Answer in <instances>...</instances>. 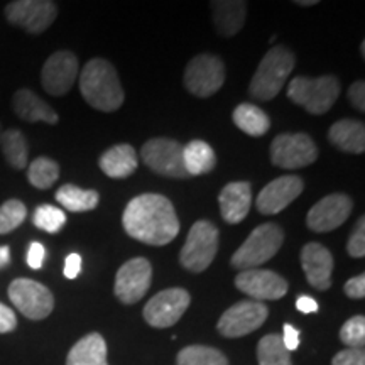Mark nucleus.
<instances>
[{"mask_svg": "<svg viewBox=\"0 0 365 365\" xmlns=\"http://www.w3.org/2000/svg\"><path fill=\"white\" fill-rule=\"evenodd\" d=\"M150 282H153V266L148 259H130L118 269L113 293L120 303L135 304L148 293Z\"/></svg>", "mask_w": 365, "mask_h": 365, "instance_id": "4468645a", "label": "nucleus"}, {"mask_svg": "<svg viewBox=\"0 0 365 365\" xmlns=\"http://www.w3.org/2000/svg\"><path fill=\"white\" fill-rule=\"evenodd\" d=\"M282 345L286 346L287 352H293L299 346V330L298 328H294L293 325H289V323H286L284 328H282Z\"/></svg>", "mask_w": 365, "mask_h": 365, "instance_id": "79ce46f5", "label": "nucleus"}, {"mask_svg": "<svg viewBox=\"0 0 365 365\" xmlns=\"http://www.w3.org/2000/svg\"><path fill=\"white\" fill-rule=\"evenodd\" d=\"M78 75V58L71 51H56L44 63L41 83L49 95L61 97L71 90Z\"/></svg>", "mask_w": 365, "mask_h": 365, "instance_id": "2eb2a0df", "label": "nucleus"}, {"mask_svg": "<svg viewBox=\"0 0 365 365\" xmlns=\"http://www.w3.org/2000/svg\"><path fill=\"white\" fill-rule=\"evenodd\" d=\"M267 307L259 301H239L230 307L218 319V331L227 339H239L252 333L267 319Z\"/></svg>", "mask_w": 365, "mask_h": 365, "instance_id": "9b49d317", "label": "nucleus"}, {"mask_svg": "<svg viewBox=\"0 0 365 365\" xmlns=\"http://www.w3.org/2000/svg\"><path fill=\"white\" fill-rule=\"evenodd\" d=\"M350 257L360 259L365 255V218L360 217L357 225H355L352 235H350L349 244H346Z\"/></svg>", "mask_w": 365, "mask_h": 365, "instance_id": "c9c22d12", "label": "nucleus"}, {"mask_svg": "<svg viewBox=\"0 0 365 365\" xmlns=\"http://www.w3.org/2000/svg\"><path fill=\"white\" fill-rule=\"evenodd\" d=\"M59 178V166L56 161L49 158H38L29 164L27 180L38 190L51 188Z\"/></svg>", "mask_w": 365, "mask_h": 365, "instance_id": "2f4dec72", "label": "nucleus"}, {"mask_svg": "<svg viewBox=\"0 0 365 365\" xmlns=\"http://www.w3.org/2000/svg\"><path fill=\"white\" fill-rule=\"evenodd\" d=\"M354 210V202L349 195L333 193L322 198L308 212L307 223L308 228L318 234L331 232L340 225H344L346 218L350 217Z\"/></svg>", "mask_w": 365, "mask_h": 365, "instance_id": "f3484780", "label": "nucleus"}, {"mask_svg": "<svg viewBox=\"0 0 365 365\" xmlns=\"http://www.w3.org/2000/svg\"><path fill=\"white\" fill-rule=\"evenodd\" d=\"M191 303V296L182 287H170L149 299L144 319L154 328H170L180 322Z\"/></svg>", "mask_w": 365, "mask_h": 365, "instance_id": "ddd939ff", "label": "nucleus"}, {"mask_svg": "<svg viewBox=\"0 0 365 365\" xmlns=\"http://www.w3.org/2000/svg\"><path fill=\"white\" fill-rule=\"evenodd\" d=\"M304 182L299 176H281L264 186L257 196V210L262 215H277L286 207H289L303 193Z\"/></svg>", "mask_w": 365, "mask_h": 365, "instance_id": "a211bd4d", "label": "nucleus"}, {"mask_svg": "<svg viewBox=\"0 0 365 365\" xmlns=\"http://www.w3.org/2000/svg\"><path fill=\"white\" fill-rule=\"evenodd\" d=\"M212 11L218 34L223 38H232L244 26L247 4L242 0H215L212 2Z\"/></svg>", "mask_w": 365, "mask_h": 365, "instance_id": "5701e85b", "label": "nucleus"}, {"mask_svg": "<svg viewBox=\"0 0 365 365\" xmlns=\"http://www.w3.org/2000/svg\"><path fill=\"white\" fill-rule=\"evenodd\" d=\"M234 124L245 134L261 137L269 130L271 120H269L267 113L262 108H259L257 105L240 103L234 110Z\"/></svg>", "mask_w": 365, "mask_h": 365, "instance_id": "bb28decb", "label": "nucleus"}, {"mask_svg": "<svg viewBox=\"0 0 365 365\" xmlns=\"http://www.w3.org/2000/svg\"><path fill=\"white\" fill-rule=\"evenodd\" d=\"M17 327V318L16 313L6 304L0 303V333H11L16 330Z\"/></svg>", "mask_w": 365, "mask_h": 365, "instance_id": "a19ab883", "label": "nucleus"}, {"mask_svg": "<svg viewBox=\"0 0 365 365\" xmlns=\"http://www.w3.org/2000/svg\"><path fill=\"white\" fill-rule=\"evenodd\" d=\"M44 257H46L44 245L39 244V242H33V244L29 245V250H27V266L38 271V269L43 267Z\"/></svg>", "mask_w": 365, "mask_h": 365, "instance_id": "4c0bfd02", "label": "nucleus"}, {"mask_svg": "<svg viewBox=\"0 0 365 365\" xmlns=\"http://www.w3.org/2000/svg\"><path fill=\"white\" fill-rule=\"evenodd\" d=\"M100 170H102L108 178H113V180H124V178H129L134 175L137 170V164H139V159H137L135 149L129 144H118L113 145L108 150L100 156L98 159Z\"/></svg>", "mask_w": 365, "mask_h": 365, "instance_id": "4be33fe9", "label": "nucleus"}, {"mask_svg": "<svg viewBox=\"0 0 365 365\" xmlns=\"http://www.w3.org/2000/svg\"><path fill=\"white\" fill-rule=\"evenodd\" d=\"M0 145H2L4 158H6V161L11 164L14 170H26L27 158H29V149H27L26 137L21 130H4L2 139H0Z\"/></svg>", "mask_w": 365, "mask_h": 365, "instance_id": "c85d7f7f", "label": "nucleus"}, {"mask_svg": "<svg viewBox=\"0 0 365 365\" xmlns=\"http://www.w3.org/2000/svg\"><path fill=\"white\" fill-rule=\"evenodd\" d=\"M317 158L318 149L308 134H281L271 144V161L282 170H299Z\"/></svg>", "mask_w": 365, "mask_h": 365, "instance_id": "9d476101", "label": "nucleus"}, {"mask_svg": "<svg viewBox=\"0 0 365 365\" xmlns=\"http://www.w3.org/2000/svg\"><path fill=\"white\" fill-rule=\"evenodd\" d=\"M56 16L58 6L51 0H16L6 6L7 21L29 34L44 33Z\"/></svg>", "mask_w": 365, "mask_h": 365, "instance_id": "f8f14e48", "label": "nucleus"}, {"mask_svg": "<svg viewBox=\"0 0 365 365\" xmlns=\"http://www.w3.org/2000/svg\"><path fill=\"white\" fill-rule=\"evenodd\" d=\"M282 240H284V232L279 225H276V223L259 225L247 237V240L237 249V252L232 255L230 264L239 271L259 267L277 254Z\"/></svg>", "mask_w": 365, "mask_h": 365, "instance_id": "39448f33", "label": "nucleus"}, {"mask_svg": "<svg viewBox=\"0 0 365 365\" xmlns=\"http://www.w3.org/2000/svg\"><path fill=\"white\" fill-rule=\"evenodd\" d=\"M9 262H11V249L7 245H2L0 247V269L6 267Z\"/></svg>", "mask_w": 365, "mask_h": 365, "instance_id": "a18cd8bd", "label": "nucleus"}, {"mask_svg": "<svg viewBox=\"0 0 365 365\" xmlns=\"http://www.w3.org/2000/svg\"><path fill=\"white\" fill-rule=\"evenodd\" d=\"M140 156L145 166L158 175L175 178V180L188 178L185 164H182V145L175 139H168V137L149 139L143 145Z\"/></svg>", "mask_w": 365, "mask_h": 365, "instance_id": "6e6552de", "label": "nucleus"}, {"mask_svg": "<svg viewBox=\"0 0 365 365\" xmlns=\"http://www.w3.org/2000/svg\"><path fill=\"white\" fill-rule=\"evenodd\" d=\"M33 222L36 227L48 232V234H58L65 227L66 215L63 210L53 207V205H41L36 208Z\"/></svg>", "mask_w": 365, "mask_h": 365, "instance_id": "473e14b6", "label": "nucleus"}, {"mask_svg": "<svg viewBox=\"0 0 365 365\" xmlns=\"http://www.w3.org/2000/svg\"><path fill=\"white\" fill-rule=\"evenodd\" d=\"M349 98L359 112L365 110V83L362 80L355 81V83L350 86V88H349Z\"/></svg>", "mask_w": 365, "mask_h": 365, "instance_id": "ea45409f", "label": "nucleus"}, {"mask_svg": "<svg viewBox=\"0 0 365 365\" xmlns=\"http://www.w3.org/2000/svg\"><path fill=\"white\" fill-rule=\"evenodd\" d=\"M125 232L132 239L148 245H166L180 234L176 210L166 196L145 193L130 200L122 217Z\"/></svg>", "mask_w": 365, "mask_h": 365, "instance_id": "f257e3e1", "label": "nucleus"}, {"mask_svg": "<svg viewBox=\"0 0 365 365\" xmlns=\"http://www.w3.org/2000/svg\"><path fill=\"white\" fill-rule=\"evenodd\" d=\"M222 218L230 225L240 223L249 215L252 203V188L247 181H234L223 186L218 196Z\"/></svg>", "mask_w": 365, "mask_h": 365, "instance_id": "aec40b11", "label": "nucleus"}, {"mask_svg": "<svg viewBox=\"0 0 365 365\" xmlns=\"http://www.w3.org/2000/svg\"><path fill=\"white\" fill-rule=\"evenodd\" d=\"M80 91L85 102L102 112H115L124 103L125 95L118 75L107 59L93 58L80 73Z\"/></svg>", "mask_w": 365, "mask_h": 365, "instance_id": "f03ea898", "label": "nucleus"}, {"mask_svg": "<svg viewBox=\"0 0 365 365\" xmlns=\"http://www.w3.org/2000/svg\"><path fill=\"white\" fill-rule=\"evenodd\" d=\"M298 6H303V7H308V6H317L318 0H298Z\"/></svg>", "mask_w": 365, "mask_h": 365, "instance_id": "49530a36", "label": "nucleus"}, {"mask_svg": "<svg viewBox=\"0 0 365 365\" xmlns=\"http://www.w3.org/2000/svg\"><path fill=\"white\" fill-rule=\"evenodd\" d=\"M341 91L340 81L327 75L319 78L296 76L287 86V98L312 115H323L333 107Z\"/></svg>", "mask_w": 365, "mask_h": 365, "instance_id": "20e7f679", "label": "nucleus"}, {"mask_svg": "<svg viewBox=\"0 0 365 365\" xmlns=\"http://www.w3.org/2000/svg\"><path fill=\"white\" fill-rule=\"evenodd\" d=\"M182 164H185L188 176L207 175L217 164L215 150L205 140H191L188 145L182 148Z\"/></svg>", "mask_w": 365, "mask_h": 365, "instance_id": "a878e982", "label": "nucleus"}, {"mask_svg": "<svg viewBox=\"0 0 365 365\" xmlns=\"http://www.w3.org/2000/svg\"><path fill=\"white\" fill-rule=\"evenodd\" d=\"M56 200L70 212H90L98 205V193L93 190H81L75 185H65L58 190Z\"/></svg>", "mask_w": 365, "mask_h": 365, "instance_id": "cd10ccee", "label": "nucleus"}, {"mask_svg": "<svg viewBox=\"0 0 365 365\" xmlns=\"http://www.w3.org/2000/svg\"><path fill=\"white\" fill-rule=\"evenodd\" d=\"M178 365H228V360L220 350L205 345H190L180 350Z\"/></svg>", "mask_w": 365, "mask_h": 365, "instance_id": "c756f323", "label": "nucleus"}, {"mask_svg": "<svg viewBox=\"0 0 365 365\" xmlns=\"http://www.w3.org/2000/svg\"><path fill=\"white\" fill-rule=\"evenodd\" d=\"M66 365H108L107 344L100 333H88L68 354Z\"/></svg>", "mask_w": 365, "mask_h": 365, "instance_id": "393cba45", "label": "nucleus"}, {"mask_svg": "<svg viewBox=\"0 0 365 365\" xmlns=\"http://www.w3.org/2000/svg\"><path fill=\"white\" fill-rule=\"evenodd\" d=\"M0 139H2V125H0Z\"/></svg>", "mask_w": 365, "mask_h": 365, "instance_id": "de8ad7c7", "label": "nucleus"}, {"mask_svg": "<svg viewBox=\"0 0 365 365\" xmlns=\"http://www.w3.org/2000/svg\"><path fill=\"white\" fill-rule=\"evenodd\" d=\"M257 360L259 365H293L289 352L282 345L281 336L276 333L262 336L259 341Z\"/></svg>", "mask_w": 365, "mask_h": 365, "instance_id": "7c9ffc66", "label": "nucleus"}, {"mask_svg": "<svg viewBox=\"0 0 365 365\" xmlns=\"http://www.w3.org/2000/svg\"><path fill=\"white\" fill-rule=\"evenodd\" d=\"M328 139L344 153L362 154L365 150V125L352 118H341L330 127Z\"/></svg>", "mask_w": 365, "mask_h": 365, "instance_id": "b1692460", "label": "nucleus"}, {"mask_svg": "<svg viewBox=\"0 0 365 365\" xmlns=\"http://www.w3.org/2000/svg\"><path fill=\"white\" fill-rule=\"evenodd\" d=\"M9 298L12 304L29 319H44L51 314L54 308V296L51 291L38 281L19 279L9 286Z\"/></svg>", "mask_w": 365, "mask_h": 365, "instance_id": "1a4fd4ad", "label": "nucleus"}, {"mask_svg": "<svg viewBox=\"0 0 365 365\" xmlns=\"http://www.w3.org/2000/svg\"><path fill=\"white\" fill-rule=\"evenodd\" d=\"M345 294L352 299H362L365 296V276L360 274V276H355L352 279L345 282L344 287Z\"/></svg>", "mask_w": 365, "mask_h": 365, "instance_id": "58836bf2", "label": "nucleus"}, {"mask_svg": "<svg viewBox=\"0 0 365 365\" xmlns=\"http://www.w3.org/2000/svg\"><path fill=\"white\" fill-rule=\"evenodd\" d=\"M27 217V208L21 200H9L0 207V235L11 234Z\"/></svg>", "mask_w": 365, "mask_h": 365, "instance_id": "72a5a7b5", "label": "nucleus"}, {"mask_svg": "<svg viewBox=\"0 0 365 365\" xmlns=\"http://www.w3.org/2000/svg\"><path fill=\"white\" fill-rule=\"evenodd\" d=\"M294 54L289 49L284 46H274L262 58L254 78L250 80L249 93L255 100H262V102L277 97L289 78L291 71L294 70Z\"/></svg>", "mask_w": 365, "mask_h": 365, "instance_id": "7ed1b4c3", "label": "nucleus"}, {"mask_svg": "<svg viewBox=\"0 0 365 365\" xmlns=\"http://www.w3.org/2000/svg\"><path fill=\"white\" fill-rule=\"evenodd\" d=\"M235 287L254 301H276L287 293V281L267 269L240 271L235 277Z\"/></svg>", "mask_w": 365, "mask_h": 365, "instance_id": "dca6fc26", "label": "nucleus"}, {"mask_svg": "<svg viewBox=\"0 0 365 365\" xmlns=\"http://www.w3.org/2000/svg\"><path fill=\"white\" fill-rule=\"evenodd\" d=\"M225 83V65L213 54H198L185 70V86L196 97H212Z\"/></svg>", "mask_w": 365, "mask_h": 365, "instance_id": "0eeeda50", "label": "nucleus"}, {"mask_svg": "<svg viewBox=\"0 0 365 365\" xmlns=\"http://www.w3.org/2000/svg\"><path fill=\"white\" fill-rule=\"evenodd\" d=\"M81 272V257L80 254H70L65 261V277L68 279H75Z\"/></svg>", "mask_w": 365, "mask_h": 365, "instance_id": "37998d69", "label": "nucleus"}, {"mask_svg": "<svg viewBox=\"0 0 365 365\" xmlns=\"http://www.w3.org/2000/svg\"><path fill=\"white\" fill-rule=\"evenodd\" d=\"M301 267H303L307 279L314 289L327 291L331 286L333 257L325 245L318 242H309L301 250Z\"/></svg>", "mask_w": 365, "mask_h": 365, "instance_id": "6ab92c4d", "label": "nucleus"}, {"mask_svg": "<svg viewBox=\"0 0 365 365\" xmlns=\"http://www.w3.org/2000/svg\"><path fill=\"white\" fill-rule=\"evenodd\" d=\"M340 340L350 349H364L365 344V318L362 314L350 318L340 330Z\"/></svg>", "mask_w": 365, "mask_h": 365, "instance_id": "f704fd0d", "label": "nucleus"}, {"mask_svg": "<svg viewBox=\"0 0 365 365\" xmlns=\"http://www.w3.org/2000/svg\"><path fill=\"white\" fill-rule=\"evenodd\" d=\"M331 365H365L364 349H345L333 357Z\"/></svg>", "mask_w": 365, "mask_h": 365, "instance_id": "e433bc0d", "label": "nucleus"}, {"mask_svg": "<svg viewBox=\"0 0 365 365\" xmlns=\"http://www.w3.org/2000/svg\"><path fill=\"white\" fill-rule=\"evenodd\" d=\"M220 232L208 220L193 223L180 254V262L190 272H203L210 267L218 252Z\"/></svg>", "mask_w": 365, "mask_h": 365, "instance_id": "423d86ee", "label": "nucleus"}, {"mask_svg": "<svg viewBox=\"0 0 365 365\" xmlns=\"http://www.w3.org/2000/svg\"><path fill=\"white\" fill-rule=\"evenodd\" d=\"M296 308H298V312L301 313L309 314V313H317L319 307L317 299H313L312 296H299V298L296 299Z\"/></svg>", "mask_w": 365, "mask_h": 365, "instance_id": "c03bdc74", "label": "nucleus"}, {"mask_svg": "<svg viewBox=\"0 0 365 365\" xmlns=\"http://www.w3.org/2000/svg\"><path fill=\"white\" fill-rule=\"evenodd\" d=\"M12 108L17 117L26 122H46V124H56L58 113L39 98L33 90L21 88L14 93Z\"/></svg>", "mask_w": 365, "mask_h": 365, "instance_id": "412c9836", "label": "nucleus"}]
</instances>
